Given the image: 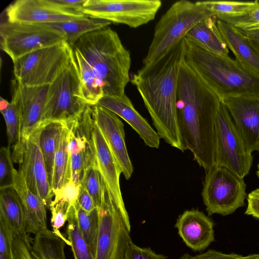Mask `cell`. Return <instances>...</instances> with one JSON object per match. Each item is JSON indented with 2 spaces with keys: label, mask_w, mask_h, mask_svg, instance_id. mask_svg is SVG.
Here are the masks:
<instances>
[{
  "label": "cell",
  "mask_w": 259,
  "mask_h": 259,
  "mask_svg": "<svg viewBox=\"0 0 259 259\" xmlns=\"http://www.w3.org/2000/svg\"><path fill=\"white\" fill-rule=\"evenodd\" d=\"M221 100L184 59L178 80L177 119L182 151L189 150L206 171L215 166V121Z\"/></svg>",
  "instance_id": "1"
},
{
  "label": "cell",
  "mask_w": 259,
  "mask_h": 259,
  "mask_svg": "<svg viewBox=\"0 0 259 259\" xmlns=\"http://www.w3.org/2000/svg\"><path fill=\"white\" fill-rule=\"evenodd\" d=\"M185 54L184 38L160 59L143 66L130 80L140 93L160 138L182 151L177 100L180 70Z\"/></svg>",
  "instance_id": "2"
},
{
  "label": "cell",
  "mask_w": 259,
  "mask_h": 259,
  "mask_svg": "<svg viewBox=\"0 0 259 259\" xmlns=\"http://www.w3.org/2000/svg\"><path fill=\"white\" fill-rule=\"evenodd\" d=\"M72 48L80 53L100 80L103 95L125 94L132 60L115 31L106 27L88 32Z\"/></svg>",
  "instance_id": "3"
},
{
  "label": "cell",
  "mask_w": 259,
  "mask_h": 259,
  "mask_svg": "<svg viewBox=\"0 0 259 259\" xmlns=\"http://www.w3.org/2000/svg\"><path fill=\"white\" fill-rule=\"evenodd\" d=\"M184 60L194 67L219 97L259 98V74L228 55L208 52L185 37Z\"/></svg>",
  "instance_id": "4"
},
{
  "label": "cell",
  "mask_w": 259,
  "mask_h": 259,
  "mask_svg": "<svg viewBox=\"0 0 259 259\" xmlns=\"http://www.w3.org/2000/svg\"><path fill=\"white\" fill-rule=\"evenodd\" d=\"M211 16L197 2L181 0L174 3L155 25L143 66L160 59L184 39L196 24Z\"/></svg>",
  "instance_id": "5"
},
{
  "label": "cell",
  "mask_w": 259,
  "mask_h": 259,
  "mask_svg": "<svg viewBox=\"0 0 259 259\" xmlns=\"http://www.w3.org/2000/svg\"><path fill=\"white\" fill-rule=\"evenodd\" d=\"M74 59L65 40L37 50L13 61L15 80L29 87L50 85Z\"/></svg>",
  "instance_id": "6"
},
{
  "label": "cell",
  "mask_w": 259,
  "mask_h": 259,
  "mask_svg": "<svg viewBox=\"0 0 259 259\" xmlns=\"http://www.w3.org/2000/svg\"><path fill=\"white\" fill-rule=\"evenodd\" d=\"M87 105L74 57L49 85L40 123L56 121L67 124L77 120Z\"/></svg>",
  "instance_id": "7"
},
{
  "label": "cell",
  "mask_w": 259,
  "mask_h": 259,
  "mask_svg": "<svg viewBox=\"0 0 259 259\" xmlns=\"http://www.w3.org/2000/svg\"><path fill=\"white\" fill-rule=\"evenodd\" d=\"M99 215V234L95 259H124L132 242L131 226L125 207L117 204L105 186Z\"/></svg>",
  "instance_id": "8"
},
{
  "label": "cell",
  "mask_w": 259,
  "mask_h": 259,
  "mask_svg": "<svg viewBox=\"0 0 259 259\" xmlns=\"http://www.w3.org/2000/svg\"><path fill=\"white\" fill-rule=\"evenodd\" d=\"M246 187L243 178L227 168L215 166L207 170L202 197L208 215H229L244 206Z\"/></svg>",
  "instance_id": "9"
},
{
  "label": "cell",
  "mask_w": 259,
  "mask_h": 259,
  "mask_svg": "<svg viewBox=\"0 0 259 259\" xmlns=\"http://www.w3.org/2000/svg\"><path fill=\"white\" fill-rule=\"evenodd\" d=\"M1 46L13 61L37 50L66 41L65 35L45 24H1Z\"/></svg>",
  "instance_id": "10"
},
{
  "label": "cell",
  "mask_w": 259,
  "mask_h": 259,
  "mask_svg": "<svg viewBox=\"0 0 259 259\" xmlns=\"http://www.w3.org/2000/svg\"><path fill=\"white\" fill-rule=\"evenodd\" d=\"M160 0H87L80 12L91 18L137 28L153 20Z\"/></svg>",
  "instance_id": "11"
},
{
  "label": "cell",
  "mask_w": 259,
  "mask_h": 259,
  "mask_svg": "<svg viewBox=\"0 0 259 259\" xmlns=\"http://www.w3.org/2000/svg\"><path fill=\"white\" fill-rule=\"evenodd\" d=\"M215 166L224 167L241 178L251 168L253 157L246 149L231 115L221 102L215 121Z\"/></svg>",
  "instance_id": "12"
},
{
  "label": "cell",
  "mask_w": 259,
  "mask_h": 259,
  "mask_svg": "<svg viewBox=\"0 0 259 259\" xmlns=\"http://www.w3.org/2000/svg\"><path fill=\"white\" fill-rule=\"evenodd\" d=\"M94 123L92 106L87 104L77 120L65 125L69 129L68 151L71 179L77 185H80L86 169L97 165L93 136Z\"/></svg>",
  "instance_id": "13"
},
{
  "label": "cell",
  "mask_w": 259,
  "mask_h": 259,
  "mask_svg": "<svg viewBox=\"0 0 259 259\" xmlns=\"http://www.w3.org/2000/svg\"><path fill=\"white\" fill-rule=\"evenodd\" d=\"M12 101L16 104L21 122V138L19 145L13 149V159L22 153L24 142L41 123L49 85L29 87L15 81Z\"/></svg>",
  "instance_id": "14"
},
{
  "label": "cell",
  "mask_w": 259,
  "mask_h": 259,
  "mask_svg": "<svg viewBox=\"0 0 259 259\" xmlns=\"http://www.w3.org/2000/svg\"><path fill=\"white\" fill-rule=\"evenodd\" d=\"M10 22L46 24L89 18L81 12L60 7L51 0H17L6 9Z\"/></svg>",
  "instance_id": "15"
},
{
  "label": "cell",
  "mask_w": 259,
  "mask_h": 259,
  "mask_svg": "<svg viewBox=\"0 0 259 259\" xmlns=\"http://www.w3.org/2000/svg\"><path fill=\"white\" fill-rule=\"evenodd\" d=\"M39 128L24 142L19 170L21 172L29 190L39 196L49 207L54 193L39 146Z\"/></svg>",
  "instance_id": "16"
},
{
  "label": "cell",
  "mask_w": 259,
  "mask_h": 259,
  "mask_svg": "<svg viewBox=\"0 0 259 259\" xmlns=\"http://www.w3.org/2000/svg\"><path fill=\"white\" fill-rule=\"evenodd\" d=\"M11 248L12 259H66V245L68 239H63L53 231L46 229L34 235L12 232Z\"/></svg>",
  "instance_id": "17"
},
{
  "label": "cell",
  "mask_w": 259,
  "mask_h": 259,
  "mask_svg": "<svg viewBox=\"0 0 259 259\" xmlns=\"http://www.w3.org/2000/svg\"><path fill=\"white\" fill-rule=\"evenodd\" d=\"M93 117L110 150L118 163L122 175L129 180L134 168L125 142L124 124L118 116L103 107L95 105Z\"/></svg>",
  "instance_id": "18"
},
{
  "label": "cell",
  "mask_w": 259,
  "mask_h": 259,
  "mask_svg": "<svg viewBox=\"0 0 259 259\" xmlns=\"http://www.w3.org/2000/svg\"><path fill=\"white\" fill-rule=\"evenodd\" d=\"M222 102L231 115L246 150L259 151V98L232 97Z\"/></svg>",
  "instance_id": "19"
},
{
  "label": "cell",
  "mask_w": 259,
  "mask_h": 259,
  "mask_svg": "<svg viewBox=\"0 0 259 259\" xmlns=\"http://www.w3.org/2000/svg\"><path fill=\"white\" fill-rule=\"evenodd\" d=\"M175 227L185 243L194 251L204 250L214 240L213 222L198 209L185 211L177 219Z\"/></svg>",
  "instance_id": "20"
},
{
  "label": "cell",
  "mask_w": 259,
  "mask_h": 259,
  "mask_svg": "<svg viewBox=\"0 0 259 259\" xmlns=\"http://www.w3.org/2000/svg\"><path fill=\"white\" fill-rule=\"evenodd\" d=\"M96 105L107 109L125 120L138 133L146 145L159 148L160 136L136 110L125 94L120 96L103 95Z\"/></svg>",
  "instance_id": "21"
},
{
  "label": "cell",
  "mask_w": 259,
  "mask_h": 259,
  "mask_svg": "<svg viewBox=\"0 0 259 259\" xmlns=\"http://www.w3.org/2000/svg\"><path fill=\"white\" fill-rule=\"evenodd\" d=\"M93 136L97 167L112 198L125 207L120 186L121 169L95 122Z\"/></svg>",
  "instance_id": "22"
},
{
  "label": "cell",
  "mask_w": 259,
  "mask_h": 259,
  "mask_svg": "<svg viewBox=\"0 0 259 259\" xmlns=\"http://www.w3.org/2000/svg\"><path fill=\"white\" fill-rule=\"evenodd\" d=\"M13 187L22 205L26 232L35 235L48 229L47 206L39 196L29 190L19 169L15 171Z\"/></svg>",
  "instance_id": "23"
},
{
  "label": "cell",
  "mask_w": 259,
  "mask_h": 259,
  "mask_svg": "<svg viewBox=\"0 0 259 259\" xmlns=\"http://www.w3.org/2000/svg\"><path fill=\"white\" fill-rule=\"evenodd\" d=\"M217 25L227 48L235 55V60L246 68L259 74V55L241 31L218 19Z\"/></svg>",
  "instance_id": "24"
},
{
  "label": "cell",
  "mask_w": 259,
  "mask_h": 259,
  "mask_svg": "<svg viewBox=\"0 0 259 259\" xmlns=\"http://www.w3.org/2000/svg\"><path fill=\"white\" fill-rule=\"evenodd\" d=\"M217 19L208 17L196 24L185 37L206 50L218 55H228L229 50L223 39L217 25Z\"/></svg>",
  "instance_id": "25"
},
{
  "label": "cell",
  "mask_w": 259,
  "mask_h": 259,
  "mask_svg": "<svg viewBox=\"0 0 259 259\" xmlns=\"http://www.w3.org/2000/svg\"><path fill=\"white\" fill-rule=\"evenodd\" d=\"M64 124L56 121L40 123L38 142L45 161L49 182L52 189L54 165Z\"/></svg>",
  "instance_id": "26"
},
{
  "label": "cell",
  "mask_w": 259,
  "mask_h": 259,
  "mask_svg": "<svg viewBox=\"0 0 259 259\" xmlns=\"http://www.w3.org/2000/svg\"><path fill=\"white\" fill-rule=\"evenodd\" d=\"M0 220L13 233H26L22 205L14 187L0 189Z\"/></svg>",
  "instance_id": "27"
},
{
  "label": "cell",
  "mask_w": 259,
  "mask_h": 259,
  "mask_svg": "<svg viewBox=\"0 0 259 259\" xmlns=\"http://www.w3.org/2000/svg\"><path fill=\"white\" fill-rule=\"evenodd\" d=\"M73 50L79 70L83 99L87 104L96 105L104 95L101 82L80 53Z\"/></svg>",
  "instance_id": "28"
},
{
  "label": "cell",
  "mask_w": 259,
  "mask_h": 259,
  "mask_svg": "<svg viewBox=\"0 0 259 259\" xmlns=\"http://www.w3.org/2000/svg\"><path fill=\"white\" fill-rule=\"evenodd\" d=\"M111 23L106 20L89 17L45 24L63 33L66 36V42L72 48L75 42L82 35L108 27Z\"/></svg>",
  "instance_id": "29"
},
{
  "label": "cell",
  "mask_w": 259,
  "mask_h": 259,
  "mask_svg": "<svg viewBox=\"0 0 259 259\" xmlns=\"http://www.w3.org/2000/svg\"><path fill=\"white\" fill-rule=\"evenodd\" d=\"M69 129L64 124L54 165L52 190L60 189L71 179V159L68 151Z\"/></svg>",
  "instance_id": "30"
},
{
  "label": "cell",
  "mask_w": 259,
  "mask_h": 259,
  "mask_svg": "<svg viewBox=\"0 0 259 259\" xmlns=\"http://www.w3.org/2000/svg\"><path fill=\"white\" fill-rule=\"evenodd\" d=\"M217 19L244 14L256 8L259 0L248 2L205 1L197 2Z\"/></svg>",
  "instance_id": "31"
},
{
  "label": "cell",
  "mask_w": 259,
  "mask_h": 259,
  "mask_svg": "<svg viewBox=\"0 0 259 259\" xmlns=\"http://www.w3.org/2000/svg\"><path fill=\"white\" fill-rule=\"evenodd\" d=\"M73 206L80 231L95 259L99 234L98 211L96 208L88 213L81 208L77 202Z\"/></svg>",
  "instance_id": "32"
},
{
  "label": "cell",
  "mask_w": 259,
  "mask_h": 259,
  "mask_svg": "<svg viewBox=\"0 0 259 259\" xmlns=\"http://www.w3.org/2000/svg\"><path fill=\"white\" fill-rule=\"evenodd\" d=\"M67 222L66 234L74 259H95L79 229L73 205L69 211Z\"/></svg>",
  "instance_id": "33"
},
{
  "label": "cell",
  "mask_w": 259,
  "mask_h": 259,
  "mask_svg": "<svg viewBox=\"0 0 259 259\" xmlns=\"http://www.w3.org/2000/svg\"><path fill=\"white\" fill-rule=\"evenodd\" d=\"M80 185L88 192L95 207L99 209L102 205L105 184L97 165H91L86 169Z\"/></svg>",
  "instance_id": "34"
},
{
  "label": "cell",
  "mask_w": 259,
  "mask_h": 259,
  "mask_svg": "<svg viewBox=\"0 0 259 259\" xmlns=\"http://www.w3.org/2000/svg\"><path fill=\"white\" fill-rule=\"evenodd\" d=\"M1 112L6 123L8 146H12L14 149L19 145L21 138V122L17 107L11 100L7 107Z\"/></svg>",
  "instance_id": "35"
},
{
  "label": "cell",
  "mask_w": 259,
  "mask_h": 259,
  "mask_svg": "<svg viewBox=\"0 0 259 259\" xmlns=\"http://www.w3.org/2000/svg\"><path fill=\"white\" fill-rule=\"evenodd\" d=\"M72 206L62 199L54 198L49 206L51 212V223L53 232L60 237L67 239L60 229L67 221L68 214Z\"/></svg>",
  "instance_id": "36"
},
{
  "label": "cell",
  "mask_w": 259,
  "mask_h": 259,
  "mask_svg": "<svg viewBox=\"0 0 259 259\" xmlns=\"http://www.w3.org/2000/svg\"><path fill=\"white\" fill-rule=\"evenodd\" d=\"M10 147H3L0 150V189L13 187L16 169L13 164Z\"/></svg>",
  "instance_id": "37"
},
{
  "label": "cell",
  "mask_w": 259,
  "mask_h": 259,
  "mask_svg": "<svg viewBox=\"0 0 259 259\" xmlns=\"http://www.w3.org/2000/svg\"><path fill=\"white\" fill-rule=\"evenodd\" d=\"M217 19L228 23L241 29L259 25V5L254 9L244 14L221 17Z\"/></svg>",
  "instance_id": "38"
},
{
  "label": "cell",
  "mask_w": 259,
  "mask_h": 259,
  "mask_svg": "<svg viewBox=\"0 0 259 259\" xmlns=\"http://www.w3.org/2000/svg\"><path fill=\"white\" fill-rule=\"evenodd\" d=\"M167 256L158 254L150 247H141L131 242L127 247L124 259H167Z\"/></svg>",
  "instance_id": "39"
},
{
  "label": "cell",
  "mask_w": 259,
  "mask_h": 259,
  "mask_svg": "<svg viewBox=\"0 0 259 259\" xmlns=\"http://www.w3.org/2000/svg\"><path fill=\"white\" fill-rule=\"evenodd\" d=\"M79 186L71 179L61 188L53 191L55 198L62 199L72 206L77 202Z\"/></svg>",
  "instance_id": "40"
},
{
  "label": "cell",
  "mask_w": 259,
  "mask_h": 259,
  "mask_svg": "<svg viewBox=\"0 0 259 259\" xmlns=\"http://www.w3.org/2000/svg\"><path fill=\"white\" fill-rule=\"evenodd\" d=\"M11 231L0 221V259H12L11 248Z\"/></svg>",
  "instance_id": "41"
},
{
  "label": "cell",
  "mask_w": 259,
  "mask_h": 259,
  "mask_svg": "<svg viewBox=\"0 0 259 259\" xmlns=\"http://www.w3.org/2000/svg\"><path fill=\"white\" fill-rule=\"evenodd\" d=\"M242 255L235 253H224L213 249H209L202 253L192 256L188 253L182 255L179 259H239Z\"/></svg>",
  "instance_id": "42"
},
{
  "label": "cell",
  "mask_w": 259,
  "mask_h": 259,
  "mask_svg": "<svg viewBox=\"0 0 259 259\" xmlns=\"http://www.w3.org/2000/svg\"><path fill=\"white\" fill-rule=\"evenodd\" d=\"M247 200L248 205L245 214L259 219V189L249 193Z\"/></svg>",
  "instance_id": "43"
},
{
  "label": "cell",
  "mask_w": 259,
  "mask_h": 259,
  "mask_svg": "<svg viewBox=\"0 0 259 259\" xmlns=\"http://www.w3.org/2000/svg\"><path fill=\"white\" fill-rule=\"evenodd\" d=\"M77 202L81 208L88 213L92 212L96 208L91 196L81 185L79 186V192Z\"/></svg>",
  "instance_id": "44"
},
{
  "label": "cell",
  "mask_w": 259,
  "mask_h": 259,
  "mask_svg": "<svg viewBox=\"0 0 259 259\" xmlns=\"http://www.w3.org/2000/svg\"><path fill=\"white\" fill-rule=\"evenodd\" d=\"M239 29L259 55V25Z\"/></svg>",
  "instance_id": "45"
},
{
  "label": "cell",
  "mask_w": 259,
  "mask_h": 259,
  "mask_svg": "<svg viewBox=\"0 0 259 259\" xmlns=\"http://www.w3.org/2000/svg\"><path fill=\"white\" fill-rule=\"evenodd\" d=\"M54 4L64 9L80 12L87 0H51Z\"/></svg>",
  "instance_id": "46"
},
{
  "label": "cell",
  "mask_w": 259,
  "mask_h": 259,
  "mask_svg": "<svg viewBox=\"0 0 259 259\" xmlns=\"http://www.w3.org/2000/svg\"><path fill=\"white\" fill-rule=\"evenodd\" d=\"M10 102L6 100L1 97L0 99V111L4 110L8 106Z\"/></svg>",
  "instance_id": "47"
},
{
  "label": "cell",
  "mask_w": 259,
  "mask_h": 259,
  "mask_svg": "<svg viewBox=\"0 0 259 259\" xmlns=\"http://www.w3.org/2000/svg\"><path fill=\"white\" fill-rule=\"evenodd\" d=\"M259 254H251L246 256H242L239 259H258Z\"/></svg>",
  "instance_id": "48"
},
{
  "label": "cell",
  "mask_w": 259,
  "mask_h": 259,
  "mask_svg": "<svg viewBox=\"0 0 259 259\" xmlns=\"http://www.w3.org/2000/svg\"><path fill=\"white\" fill-rule=\"evenodd\" d=\"M256 175L257 177L259 178V164L257 165V170L256 171Z\"/></svg>",
  "instance_id": "49"
},
{
  "label": "cell",
  "mask_w": 259,
  "mask_h": 259,
  "mask_svg": "<svg viewBox=\"0 0 259 259\" xmlns=\"http://www.w3.org/2000/svg\"></svg>",
  "instance_id": "50"
},
{
  "label": "cell",
  "mask_w": 259,
  "mask_h": 259,
  "mask_svg": "<svg viewBox=\"0 0 259 259\" xmlns=\"http://www.w3.org/2000/svg\"><path fill=\"white\" fill-rule=\"evenodd\" d=\"M258 259H259V257H258Z\"/></svg>",
  "instance_id": "51"
}]
</instances>
